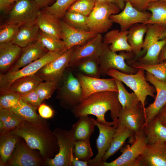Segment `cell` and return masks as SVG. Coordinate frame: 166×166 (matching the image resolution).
Instances as JSON below:
<instances>
[{
	"label": "cell",
	"instance_id": "cell-24",
	"mask_svg": "<svg viewBox=\"0 0 166 166\" xmlns=\"http://www.w3.org/2000/svg\"><path fill=\"white\" fill-rule=\"evenodd\" d=\"M22 48L11 42L0 43V70L2 72L5 73L11 67L20 55Z\"/></svg>",
	"mask_w": 166,
	"mask_h": 166
},
{
	"label": "cell",
	"instance_id": "cell-35",
	"mask_svg": "<svg viewBox=\"0 0 166 166\" xmlns=\"http://www.w3.org/2000/svg\"><path fill=\"white\" fill-rule=\"evenodd\" d=\"M166 44V37L151 45L147 49L144 55L135 61L147 65H155L159 63L158 60L159 54Z\"/></svg>",
	"mask_w": 166,
	"mask_h": 166
},
{
	"label": "cell",
	"instance_id": "cell-1",
	"mask_svg": "<svg viewBox=\"0 0 166 166\" xmlns=\"http://www.w3.org/2000/svg\"><path fill=\"white\" fill-rule=\"evenodd\" d=\"M118 92L107 91L92 94L83 99L71 111L76 118L92 115L96 120L105 125H118V119L122 109Z\"/></svg>",
	"mask_w": 166,
	"mask_h": 166
},
{
	"label": "cell",
	"instance_id": "cell-52",
	"mask_svg": "<svg viewBox=\"0 0 166 166\" xmlns=\"http://www.w3.org/2000/svg\"><path fill=\"white\" fill-rule=\"evenodd\" d=\"M40 9H44L53 4L56 0H33Z\"/></svg>",
	"mask_w": 166,
	"mask_h": 166
},
{
	"label": "cell",
	"instance_id": "cell-11",
	"mask_svg": "<svg viewBox=\"0 0 166 166\" xmlns=\"http://www.w3.org/2000/svg\"><path fill=\"white\" fill-rule=\"evenodd\" d=\"M75 48V46L67 50L60 56L44 66L36 74L43 81L58 84L62 79L65 69L69 66Z\"/></svg>",
	"mask_w": 166,
	"mask_h": 166
},
{
	"label": "cell",
	"instance_id": "cell-5",
	"mask_svg": "<svg viewBox=\"0 0 166 166\" xmlns=\"http://www.w3.org/2000/svg\"><path fill=\"white\" fill-rule=\"evenodd\" d=\"M109 46L104 42L102 52L99 57L101 75L105 76L108 71L112 69L128 74H134L137 72L138 69L128 65L125 61L134 58L135 55L132 52L121 51L117 54L110 50Z\"/></svg>",
	"mask_w": 166,
	"mask_h": 166
},
{
	"label": "cell",
	"instance_id": "cell-19",
	"mask_svg": "<svg viewBox=\"0 0 166 166\" xmlns=\"http://www.w3.org/2000/svg\"><path fill=\"white\" fill-rule=\"evenodd\" d=\"M145 121L144 109L140 102L129 108H122L118 119V124H123L135 133L143 129Z\"/></svg>",
	"mask_w": 166,
	"mask_h": 166
},
{
	"label": "cell",
	"instance_id": "cell-54",
	"mask_svg": "<svg viewBox=\"0 0 166 166\" xmlns=\"http://www.w3.org/2000/svg\"><path fill=\"white\" fill-rule=\"evenodd\" d=\"M157 116L162 124L166 127V104L160 111Z\"/></svg>",
	"mask_w": 166,
	"mask_h": 166
},
{
	"label": "cell",
	"instance_id": "cell-38",
	"mask_svg": "<svg viewBox=\"0 0 166 166\" xmlns=\"http://www.w3.org/2000/svg\"><path fill=\"white\" fill-rule=\"evenodd\" d=\"M0 120L4 123L5 128L0 133L9 132L20 126L25 120L9 109L0 108Z\"/></svg>",
	"mask_w": 166,
	"mask_h": 166
},
{
	"label": "cell",
	"instance_id": "cell-44",
	"mask_svg": "<svg viewBox=\"0 0 166 166\" xmlns=\"http://www.w3.org/2000/svg\"><path fill=\"white\" fill-rule=\"evenodd\" d=\"M58 84L50 81H45L40 82L35 90L41 100L42 102L45 99L51 97L55 90L58 88Z\"/></svg>",
	"mask_w": 166,
	"mask_h": 166
},
{
	"label": "cell",
	"instance_id": "cell-56",
	"mask_svg": "<svg viewBox=\"0 0 166 166\" xmlns=\"http://www.w3.org/2000/svg\"><path fill=\"white\" fill-rule=\"evenodd\" d=\"M159 63L161 62L166 60V44L162 49L158 57Z\"/></svg>",
	"mask_w": 166,
	"mask_h": 166
},
{
	"label": "cell",
	"instance_id": "cell-2",
	"mask_svg": "<svg viewBox=\"0 0 166 166\" xmlns=\"http://www.w3.org/2000/svg\"><path fill=\"white\" fill-rule=\"evenodd\" d=\"M9 132L22 138L31 148L38 150L45 161L58 152L56 137L44 119L36 122L25 120L20 126Z\"/></svg>",
	"mask_w": 166,
	"mask_h": 166
},
{
	"label": "cell",
	"instance_id": "cell-47",
	"mask_svg": "<svg viewBox=\"0 0 166 166\" xmlns=\"http://www.w3.org/2000/svg\"><path fill=\"white\" fill-rule=\"evenodd\" d=\"M20 27L18 26L10 24H5L2 26L0 30V43L11 42Z\"/></svg>",
	"mask_w": 166,
	"mask_h": 166
},
{
	"label": "cell",
	"instance_id": "cell-55",
	"mask_svg": "<svg viewBox=\"0 0 166 166\" xmlns=\"http://www.w3.org/2000/svg\"><path fill=\"white\" fill-rule=\"evenodd\" d=\"M106 1L112 2L118 6L121 10H122L124 8L125 2V0H95Z\"/></svg>",
	"mask_w": 166,
	"mask_h": 166
},
{
	"label": "cell",
	"instance_id": "cell-7",
	"mask_svg": "<svg viewBox=\"0 0 166 166\" xmlns=\"http://www.w3.org/2000/svg\"><path fill=\"white\" fill-rule=\"evenodd\" d=\"M63 84L57 91L56 98L61 105L71 110L82 101V91L81 83L71 72L64 73Z\"/></svg>",
	"mask_w": 166,
	"mask_h": 166
},
{
	"label": "cell",
	"instance_id": "cell-49",
	"mask_svg": "<svg viewBox=\"0 0 166 166\" xmlns=\"http://www.w3.org/2000/svg\"><path fill=\"white\" fill-rule=\"evenodd\" d=\"M38 109L39 115L43 119L51 118L54 115L53 110L49 106L44 103H42Z\"/></svg>",
	"mask_w": 166,
	"mask_h": 166
},
{
	"label": "cell",
	"instance_id": "cell-18",
	"mask_svg": "<svg viewBox=\"0 0 166 166\" xmlns=\"http://www.w3.org/2000/svg\"><path fill=\"white\" fill-rule=\"evenodd\" d=\"M99 130V135L96 140L97 153L96 156L88 161L89 166H99L101 160L109 148L113 135L117 125L107 126L103 125L91 118Z\"/></svg>",
	"mask_w": 166,
	"mask_h": 166
},
{
	"label": "cell",
	"instance_id": "cell-28",
	"mask_svg": "<svg viewBox=\"0 0 166 166\" xmlns=\"http://www.w3.org/2000/svg\"><path fill=\"white\" fill-rule=\"evenodd\" d=\"M147 25L144 23H136L128 30L127 41L131 47L132 52L137 56L141 51L144 44V37L146 32Z\"/></svg>",
	"mask_w": 166,
	"mask_h": 166
},
{
	"label": "cell",
	"instance_id": "cell-41",
	"mask_svg": "<svg viewBox=\"0 0 166 166\" xmlns=\"http://www.w3.org/2000/svg\"><path fill=\"white\" fill-rule=\"evenodd\" d=\"M73 154L74 156L82 160L88 162L91 160L93 153L90 141H75Z\"/></svg>",
	"mask_w": 166,
	"mask_h": 166
},
{
	"label": "cell",
	"instance_id": "cell-42",
	"mask_svg": "<svg viewBox=\"0 0 166 166\" xmlns=\"http://www.w3.org/2000/svg\"><path fill=\"white\" fill-rule=\"evenodd\" d=\"M77 0H56L52 5L43 9L62 20L69 7Z\"/></svg>",
	"mask_w": 166,
	"mask_h": 166
},
{
	"label": "cell",
	"instance_id": "cell-23",
	"mask_svg": "<svg viewBox=\"0 0 166 166\" xmlns=\"http://www.w3.org/2000/svg\"><path fill=\"white\" fill-rule=\"evenodd\" d=\"M128 34V30H113L106 33L103 37V41L109 45V49L113 52H132V47L127 41Z\"/></svg>",
	"mask_w": 166,
	"mask_h": 166
},
{
	"label": "cell",
	"instance_id": "cell-40",
	"mask_svg": "<svg viewBox=\"0 0 166 166\" xmlns=\"http://www.w3.org/2000/svg\"><path fill=\"white\" fill-rule=\"evenodd\" d=\"M88 16L67 11L65 14L63 20L70 26L78 30L89 31L88 26Z\"/></svg>",
	"mask_w": 166,
	"mask_h": 166
},
{
	"label": "cell",
	"instance_id": "cell-45",
	"mask_svg": "<svg viewBox=\"0 0 166 166\" xmlns=\"http://www.w3.org/2000/svg\"><path fill=\"white\" fill-rule=\"evenodd\" d=\"M21 98L19 94L9 90L0 93V108L11 109L17 104Z\"/></svg>",
	"mask_w": 166,
	"mask_h": 166
},
{
	"label": "cell",
	"instance_id": "cell-39",
	"mask_svg": "<svg viewBox=\"0 0 166 166\" xmlns=\"http://www.w3.org/2000/svg\"><path fill=\"white\" fill-rule=\"evenodd\" d=\"M37 40L49 51L64 52L67 49L65 44L62 40L45 33L39 30Z\"/></svg>",
	"mask_w": 166,
	"mask_h": 166
},
{
	"label": "cell",
	"instance_id": "cell-59",
	"mask_svg": "<svg viewBox=\"0 0 166 166\" xmlns=\"http://www.w3.org/2000/svg\"><path fill=\"white\" fill-rule=\"evenodd\" d=\"M157 0H161V1H163L166 2V0H147V2L148 3H149L150 2L155 1H157Z\"/></svg>",
	"mask_w": 166,
	"mask_h": 166
},
{
	"label": "cell",
	"instance_id": "cell-20",
	"mask_svg": "<svg viewBox=\"0 0 166 166\" xmlns=\"http://www.w3.org/2000/svg\"><path fill=\"white\" fill-rule=\"evenodd\" d=\"M61 39L67 50L72 47L81 45L94 38L97 34L90 31H85L75 29L61 20Z\"/></svg>",
	"mask_w": 166,
	"mask_h": 166
},
{
	"label": "cell",
	"instance_id": "cell-10",
	"mask_svg": "<svg viewBox=\"0 0 166 166\" xmlns=\"http://www.w3.org/2000/svg\"><path fill=\"white\" fill-rule=\"evenodd\" d=\"M134 143L121 150L122 154L110 162H101V166H136L137 159L144 150L147 142L143 129L135 133Z\"/></svg>",
	"mask_w": 166,
	"mask_h": 166
},
{
	"label": "cell",
	"instance_id": "cell-37",
	"mask_svg": "<svg viewBox=\"0 0 166 166\" xmlns=\"http://www.w3.org/2000/svg\"><path fill=\"white\" fill-rule=\"evenodd\" d=\"M115 79L118 89V100L122 109L129 108L137 105L140 102L134 92L131 93L128 92L122 81Z\"/></svg>",
	"mask_w": 166,
	"mask_h": 166
},
{
	"label": "cell",
	"instance_id": "cell-16",
	"mask_svg": "<svg viewBox=\"0 0 166 166\" xmlns=\"http://www.w3.org/2000/svg\"><path fill=\"white\" fill-rule=\"evenodd\" d=\"M77 77L81 86L82 100L92 94L98 92L107 91L118 92L115 80L113 78L101 79L81 74H77Z\"/></svg>",
	"mask_w": 166,
	"mask_h": 166
},
{
	"label": "cell",
	"instance_id": "cell-25",
	"mask_svg": "<svg viewBox=\"0 0 166 166\" xmlns=\"http://www.w3.org/2000/svg\"><path fill=\"white\" fill-rule=\"evenodd\" d=\"M69 130L75 141L79 140L90 141L96 126L91 117L88 115L81 116Z\"/></svg>",
	"mask_w": 166,
	"mask_h": 166
},
{
	"label": "cell",
	"instance_id": "cell-60",
	"mask_svg": "<svg viewBox=\"0 0 166 166\" xmlns=\"http://www.w3.org/2000/svg\"><path fill=\"white\" fill-rule=\"evenodd\" d=\"M11 0V1L14 2H16V1L18 0Z\"/></svg>",
	"mask_w": 166,
	"mask_h": 166
},
{
	"label": "cell",
	"instance_id": "cell-15",
	"mask_svg": "<svg viewBox=\"0 0 166 166\" xmlns=\"http://www.w3.org/2000/svg\"><path fill=\"white\" fill-rule=\"evenodd\" d=\"M136 166H166V142L147 144L137 159Z\"/></svg>",
	"mask_w": 166,
	"mask_h": 166
},
{
	"label": "cell",
	"instance_id": "cell-36",
	"mask_svg": "<svg viewBox=\"0 0 166 166\" xmlns=\"http://www.w3.org/2000/svg\"><path fill=\"white\" fill-rule=\"evenodd\" d=\"M128 62L134 68L146 71L158 79L166 82V60L161 62L152 65L143 64L137 61Z\"/></svg>",
	"mask_w": 166,
	"mask_h": 166
},
{
	"label": "cell",
	"instance_id": "cell-51",
	"mask_svg": "<svg viewBox=\"0 0 166 166\" xmlns=\"http://www.w3.org/2000/svg\"><path fill=\"white\" fill-rule=\"evenodd\" d=\"M14 2L10 0H0L1 12L6 13L10 12L13 8Z\"/></svg>",
	"mask_w": 166,
	"mask_h": 166
},
{
	"label": "cell",
	"instance_id": "cell-48",
	"mask_svg": "<svg viewBox=\"0 0 166 166\" xmlns=\"http://www.w3.org/2000/svg\"><path fill=\"white\" fill-rule=\"evenodd\" d=\"M21 98L28 103L38 109L42 103L35 89L21 96Z\"/></svg>",
	"mask_w": 166,
	"mask_h": 166
},
{
	"label": "cell",
	"instance_id": "cell-58",
	"mask_svg": "<svg viewBox=\"0 0 166 166\" xmlns=\"http://www.w3.org/2000/svg\"><path fill=\"white\" fill-rule=\"evenodd\" d=\"M166 37V27L164 29L163 33L160 38V40L163 39Z\"/></svg>",
	"mask_w": 166,
	"mask_h": 166
},
{
	"label": "cell",
	"instance_id": "cell-22",
	"mask_svg": "<svg viewBox=\"0 0 166 166\" xmlns=\"http://www.w3.org/2000/svg\"><path fill=\"white\" fill-rule=\"evenodd\" d=\"M61 20L51 13L40 10L37 24L39 30L45 33L61 40Z\"/></svg>",
	"mask_w": 166,
	"mask_h": 166
},
{
	"label": "cell",
	"instance_id": "cell-3",
	"mask_svg": "<svg viewBox=\"0 0 166 166\" xmlns=\"http://www.w3.org/2000/svg\"><path fill=\"white\" fill-rule=\"evenodd\" d=\"M144 70L139 69L134 74L123 73L117 70L112 69L108 72L107 75L121 81L131 89L137 97L144 111L146 99L148 96L155 98L156 92L155 88L147 82Z\"/></svg>",
	"mask_w": 166,
	"mask_h": 166
},
{
	"label": "cell",
	"instance_id": "cell-13",
	"mask_svg": "<svg viewBox=\"0 0 166 166\" xmlns=\"http://www.w3.org/2000/svg\"><path fill=\"white\" fill-rule=\"evenodd\" d=\"M103 43V37L101 34H98L84 45L75 46L69 66L78 67L88 60L99 58L102 52Z\"/></svg>",
	"mask_w": 166,
	"mask_h": 166
},
{
	"label": "cell",
	"instance_id": "cell-26",
	"mask_svg": "<svg viewBox=\"0 0 166 166\" xmlns=\"http://www.w3.org/2000/svg\"><path fill=\"white\" fill-rule=\"evenodd\" d=\"M134 134L133 131L126 126L118 124L113 135L110 147L102 158L101 163L106 161L121 148L127 138L133 137Z\"/></svg>",
	"mask_w": 166,
	"mask_h": 166
},
{
	"label": "cell",
	"instance_id": "cell-30",
	"mask_svg": "<svg viewBox=\"0 0 166 166\" xmlns=\"http://www.w3.org/2000/svg\"><path fill=\"white\" fill-rule=\"evenodd\" d=\"M21 137L9 132L0 133V166H5Z\"/></svg>",
	"mask_w": 166,
	"mask_h": 166
},
{
	"label": "cell",
	"instance_id": "cell-34",
	"mask_svg": "<svg viewBox=\"0 0 166 166\" xmlns=\"http://www.w3.org/2000/svg\"><path fill=\"white\" fill-rule=\"evenodd\" d=\"M37 109L21 98L17 104L9 110L26 121L36 122L41 121L44 119L38 114L36 111Z\"/></svg>",
	"mask_w": 166,
	"mask_h": 166
},
{
	"label": "cell",
	"instance_id": "cell-46",
	"mask_svg": "<svg viewBox=\"0 0 166 166\" xmlns=\"http://www.w3.org/2000/svg\"><path fill=\"white\" fill-rule=\"evenodd\" d=\"M81 71L88 76L100 78L101 76L99 58H94L88 60L78 66Z\"/></svg>",
	"mask_w": 166,
	"mask_h": 166
},
{
	"label": "cell",
	"instance_id": "cell-4",
	"mask_svg": "<svg viewBox=\"0 0 166 166\" xmlns=\"http://www.w3.org/2000/svg\"><path fill=\"white\" fill-rule=\"evenodd\" d=\"M120 10L117 6L110 2L95 0L93 8L88 16L89 31L97 34L107 32L113 23L110 16L119 13Z\"/></svg>",
	"mask_w": 166,
	"mask_h": 166
},
{
	"label": "cell",
	"instance_id": "cell-17",
	"mask_svg": "<svg viewBox=\"0 0 166 166\" xmlns=\"http://www.w3.org/2000/svg\"><path fill=\"white\" fill-rule=\"evenodd\" d=\"M145 76L147 81L155 88L156 95L154 102L145 109V123L157 116L160 109L166 104V82L158 79L147 71L145 72Z\"/></svg>",
	"mask_w": 166,
	"mask_h": 166
},
{
	"label": "cell",
	"instance_id": "cell-57",
	"mask_svg": "<svg viewBox=\"0 0 166 166\" xmlns=\"http://www.w3.org/2000/svg\"><path fill=\"white\" fill-rule=\"evenodd\" d=\"M5 128V125L3 122L0 120V132H3Z\"/></svg>",
	"mask_w": 166,
	"mask_h": 166
},
{
	"label": "cell",
	"instance_id": "cell-50",
	"mask_svg": "<svg viewBox=\"0 0 166 166\" xmlns=\"http://www.w3.org/2000/svg\"><path fill=\"white\" fill-rule=\"evenodd\" d=\"M125 2H128L133 7L141 11H147L148 3L147 0H125Z\"/></svg>",
	"mask_w": 166,
	"mask_h": 166
},
{
	"label": "cell",
	"instance_id": "cell-21",
	"mask_svg": "<svg viewBox=\"0 0 166 166\" xmlns=\"http://www.w3.org/2000/svg\"><path fill=\"white\" fill-rule=\"evenodd\" d=\"M49 51L38 41L34 42L22 48L20 56L8 72L17 71L43 57Z\"/></svg>",
	"mask_w": 166,
	"mask_h": 166
},
{
	"label": "cell",
	"instance_id": "cell-32",
	"mask_svg": "<svg viewBox=\"0 0 166 166\" xmlns=\"http://www.w3.org/2000/svg\"><path fill=\"white\" fill-rule=\"evenodd\" d=\"M147 10L151 16L145 24H158L166 26V2L155 1L148 3Z\"/></svg>",
	"mask_w": 166,
	"mask_h": 166
},
{
	"label": "cell",
	"instance_id": "cell-53",
	"mask_svg": "<svg viewBox=\"0 0 166 166\" xmlns=\"http://www.w3.org/2000/svg\"><path fill=\"white\" fill-rule=\"evenodd\" d=\"M71 166H88V162L81 160L74 156L73 154L71 157Z\"/></svg>",
	"mask_w": 166,
	"mask_h": 166
},
{
	"label": "cell",
	"instance_id": "cell-9",
	"mask_svg": "<svg viewBox=\"0 0 166 166\" xmlns=\"http://www.w3.org/2000/svg\"><path fill=\"white\" fill-rule=\"evenodd\" d=\"M53 132L59 147V151L54 157L45 161L48 166H71V159L73 154L75 141L69 131L56 128Z\"/></svg>",
	"mask_w": 166,
	"mask_h": 166
},
{
	"label": "cell",
	"instance_id": "cell-27",
	"mask_svg": "<svg viewBox=\"0 0 166 166\" xmlns=\"http://www.w3.org/2000/svg\"><path fill=\"white\" fill-rule=\"evenodd\" d=\"M143 129L147 144L159 141L166 142V127L162 124L157 115L145 123Z\"/></svg>",
	"mask_w": 166,
	"mask_h": 166
},
{
	"label": "cell",
	"instance_id": "cell-29",
	"mask_svg": "<svg viewBox=\"0 0 166 166\" xmlns=\"http://www.w3.org/2000/svg\"><path fill=\"white\" fill-rule=\"evenodd\" d=\"M43 81L36 74L22 77L13 82L8 90L18 93L21 96L35 90L38 84Z\"/></svg>",
	"mask_w": 166,
	"mask_h": 166
},
{
	"label": "cell",
	"instance_id": "cell-14",
	"mask_svg": "<svg viewBox=\"0 0 166 166\" xmlns=\"http://www.w3.org/2000/svg\"><path fill=\"white\" fill-rule=\"evenodd\" d=\"M151 16L148 11H141L133 7L128 2H125V7L122 11L117 14H113L110 18L113 23L118 24L121 30H128L133 25L138 23H144Z\"/></svg>",
	"mask_w": 166,
	"mask_h": 166
},
{
	"label": "cell",
	"instance_id": "cell-6",
	"mask_svg": "<svg viewBox=\"0 0 166 166\" xmlns=\"http://www.w3.org/2000/svg\"><path fill=\"white\" fill-rule=\"evenodd\" d=\"M64 52L49 51L43 57L17 71L1 73L0 75V93L7 91L11 84L17 79L36 74L44 66L57 58Z\"/></svg>",
	"mask_w": 166,
	"mask_h": 166
},
{
	"label": "cell",
	"instance_id": "cell-43",
	"mask_svg": "<svg viewBox=\"0 0 166 166\" xmlns=\"http://www.w3.org/2000/svg\"><path fill=\"white\" fill-rule=\"evenodd\" d=\"M95 2V0H77L67 11L88 16L93 8Z\"/></svg>",
	"mask_w": 166,
	"mask_h": 166
},
{
	"label": "cell",
	"instance_id": "cell-12",
	"mask_svg": "<svg viewBox=\"0 0 166 166\" xmlns=\"http://www.w3.org/2000/svg\"><path fill=\"white\" fill-rule=\"evenodd\" d=\"M30 148L24 141L19 139L8 160L6 166H41L45 165V160Z\"/></svg>",
	"mask_w": 166,
	"mask_h": 166
},
{
	"label": "cell",
	"instance_id": "cell-31",
	"mask_svg": "<svg viewBox=\"0 0 166 166\" xmlns=\"http://www.w3.org/2000/svg\"><path fill=\"white\" fill-rule=\"evenodd\" d=\"M39 29L36 24L20 27L16 36L11 42L22 48L37 41Z\"/></svg>",
	"mask_w": 166,
	"mask_h": 166
},
{
	"label": "cell",
	"instance_id": "cell-33",
	"mask_svg": "<svg viewBox=\"0 0 166 166\" xmlns=\"http://www.w3.org/2000/svg\"><path fill=\"white\" fill-rule=\"evenodd\" d=\"M147 29L142 49L140 53L130 61H134L143 56L148 48L160 40V38L166 26L158 24H147Z\"/></svg>",
	"mask_w": 166,
	"mask_h": 166
},
{
	"label": "cell",
	"instance_id": "cell-8",
	"mask_svg": "<svg viewBox=\"0 0 166 166\" xmlns=\"http://www.w3.org/2000/svg\"><path fill=\"white\" fill-rule=\"evenodd\" d=\"M40 10L33 0H18L9 12L6 23L20 27L37 24Z\"/></svg>",
	"mask_w": 166,
	"mask_h": 166
}]
</instances>
